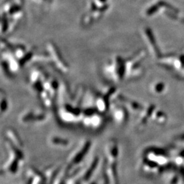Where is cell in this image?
Here are the masks:
<instances>
[{"label": "cell", "mask_w": 184, "mask_h": 184, "mask_svg": "<svg viewBox=\"0 0 184 184\" xmlns=\"http://www.w3.org/2000/svg\"><path fill=\"white\" fill-rule=\"evenodd\" d=\"M106 72L110 79L119 81L126 77V61L121 57L117 56L108 63Z\"/></svg>", "instance_id": "2"}, {"label": "cell", "mask_w": 184, "mask_h": 184, "mask_svg": "<svg viewBox=\"0 0 184 184\" xmlns=\"http://www.w3.org/2000/svg\"><path fill=\"white\" fill-rule=\"evenodd\" d=\"M47 48L49 53H51V58H52L54 63H55L56 66L59 69L62 70V72H67L68 70V66L66 62H65L62 56L61 55L60 51L55 45H54L52 42H48L47 44Z\"/></svg>", "instance_id": "3"}, {"label": "cell", "mask_w": 184, "mask_h": 184, "mask_svg": "<svg viewBox=\"0 0 184 184\" xmlns=\"http://www.w3.org/2000/svg\"><path fill=\"white\" fill-rule=\"evenodd\" d=\"M112 115H113L114 119L118 123H123L125 121L126 117V110L120 107H116L112 110Z\"/></svg>", "instance_id": "4"}, {"label": "cell", "mask_w": 184, "mask_h": 184, "mask_svg": "<svg viewBox=\"0 0 184 184\" xmlns=\"http://www.w3.org/2000/svg\"><path fill=\"white\" fill-rule=\"evenodd\" d=\"M39 1H44V2H49L51 1V0H39Z\"/></svg>", "instance_id": "8"}, {"label": "cell", "mask_w": 184, "mask_h": 184, "mask_svg": "<svg viewBox=\"0 0 184 184\" xmlns=\"http://www.w3.org/2000/svg\"><path fill=\"white\" fill-rule=\"evenodd\" d=\"M51 142L53 145H60V147H66L68 145V141L67 140L57 138V137H53L51 139Z\"/></svg>", "instance_id": "6"}, {"label": "cell", "mask_w": 184, "mask_h": 184, "mask_svg": "<svg viewBox=\"0 0 184 184\" xmlns=\"http://www.w3.org/2000/svg\"><path fill=\"white\" fill-rule=\"evenodd\" d=\"M145 34H146V36H147V38H149V42H150L151 46L153 47L154 51H155V53L158 55L159 54V51L158 47L157 46L156 40L155 39V37H154L153 34L152 33V31L151 30V29L147 28L145 29Z\"/></svg>", "instance_id": "5"}, {"label": "cell", "mask_w": 184, "mask_h": 184, "mask_svg": "<svg viewBox=\"0 0 184 184\" xmlns=\"http://www.w3.org/2000/svg\"><path fill=\"white\" fill-rule=\"evenodd\" d=\"M23 10L22 0H7L2 6L1 14L8 19L10 31L16 25V23L23 16Z\"/></svg>", "instance_id": "1"}, {"label": "cell", "mask_w": 184, "mask_h": 184, "mask_svg": "<svg viewBox=\"0 0 184 184\" xmlns=\"http://www.w3.org/2000/svg\"><path fill=\"white\" fill-rule=\"evenodd\" d=\"M161 5L159 4V2H158L156 4H154L153 6H151V7H149V8L146 11V14L147 16H151L153 15L156 13V12H158V10H159V8H160Z\"/></svg>", "instance_id": "7"}]
</instances>
